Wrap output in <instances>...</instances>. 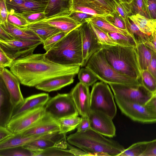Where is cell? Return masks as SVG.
I'll list each match as a JSON object with an SVG mask.
<instances>
[{
	"mask_svg": "<svg viewBox=\"0 0 156 156\" xmlns=\"http://www.w3.org/2000/svg\"><path fill=\"white\" fill-rule=\"evenodd\" d=\"M80 66L55 63L44 54H33L13 62L10 71L24 86L35 87L47 80L63 76L77 74Z\"/></svg>",
	"mask_w": 156,
	"mask_h": 156,
	"instance_id": "6da1fadb",
	"label": "cell"
},
{
	"mask_svg": "<svg viewBox=\"0 0 156 156\" xmlns=\"http://www.w3.org/2000/svg\"><path fill=\"white\" fill-rule=\"evenodd\" d=\"M103 136L90 128L83 132L76 131L67 136V140L89 155L119 156L125 149L117 142Z\"/></svg>",
	"mask_w": 156,
	"mask_h": 156,
	"instance_id": "7a4b0ae2",
	"label": "cell"
},
{
	"mask_svg": "<svg viewBox=\"0 0 156 156\" xmlns=\"http://www.w3.org/2000/svg\"><path fill=\"white\" fill-rule=\"evenodd\" d=\"M80 26L69 33L46 52V57L57 64L81 66L83 56Z\"/></svg>",
	"mask_w": 156,
	"mask_h": 156,
	"instance_id": "3957f363",
	"label": "cell"
},
{
	"mask_svg": "<svg viewBox=\"0 0 156 156\" xmlns=\"http://www.w3.org/2000/svg\"><path fill=\"white\" fill-rule=\"evenodd\" d=\"M102 49L107 61L113 68L130 77L140 80L141 71L136 47L117 44L103 46Z\"/></svg>",
	"mask_w": 156,
	"mask_h": 156,
	"instance_id": "277c9868",
	"label": "cell"
},
{
	"mask_svg": "<svg viewBox=\"0 0 156 156\" xmlns=\"http://www.w3.org/2000/svg\"><path fill=\"white\" fill-rule=\"evenodd\" d=\"M85 67L90 70L99 80L108 84L118 83L130 86L141 84L139 80L122 73L111 66L102 48L90 57Z\"/></svg>",
	"mask_w": 156,
	"mask_h": 156,
	"instance_id": "5b68a950",
	"label": "cell"
},
{
	"mask_svg": "<svg viewBox=\"0 0 156 156\" xmlns=\"http://www.w3.org/2000/svg\"><path fill=\"white\" fill-rule=\"evenodd\" d=\"M90 108L101 112L112 119L116 115L114 96L107 83L101 81L94 84L90 93Z\"/></svg>",
	"mask_w": 156,
	"mask_h": 156,
	"instance_id": "8992f818",
	"label": "cell"
},
{
	"mask_svg": "<svg viewBox=\"0 0 156 156\" xmlns=\"http://www.w3.org/2000/svg\"><path fill=\"white\" fill-rule=\"evenodd\" d=\"M45 113L57 120L73 116H78L77 110L70 94H58L50 98L45 105Z\"/></svg>",
	"mask_w": 156,
	"mask_h": 156,
	"instance_id": "52a82bcc",
	"label": "cell"
},
{
	"mask_svg": "<svg viewBox=\"0 0 156 156\" xmlns=\"http://www.w3.org/2000/svg\"><path fill=\"white\" fill-rule=\"evenodd\" d=\"M108 84L113 93L115 99L134 102L145 105L153 96L141 84L134 86L115 83Z\"/></svg>",
	"mask_w": 156,
	"mask_h": 156,
	"instance_id": "ba28073f",
	"label": "cell"
},
{
	"mask_svg": "<svg viewBox=\"0 0 156 156\" xmlns=\"http://www.w3.org/2000/svg\"><path fill=\"white\" fill-rule=\"evenodd\" d=\"M41 41H27L14 39L0 40V48L13 61L33 54Z\"/></svg>",
	"mask_w": 156,
	"mask_h": 156,
	"instance_id": "9c48e42d",
	"label": "cell"
},
{
	"mask_svg": "<svg viewBox=\"0 0 156 156\" xmlns=\"http://www.w3.org/2000/svg\"><path fill=\"white\" fill-rule=\"evenodd\" d=\"M115 101L121 112L133 120L144 123L156 122V115L145 105L133 101Z\"/></svg>",
	"mask_w": 156,
	"mask_h": 156,
	"instance_id": "30bf717a",
	"label": "cell"
},
{
	"mask_svg": "<svg viewBox=\"0 0 156 156\" xmlns=\"http://www.w3.org/2000/svg\"><path fill=\"white\" fill-rule=\"evenodd\" d=\"M45 114L44 106L28 111L12 118L7 127L14 134L20 133L36 123Z\"/></svg>",
	"mask_w": 156,
	"mask_h": 156,
	"instance_id": "8fae6325",
	"label": "cell"
},
{
	"mask_svg": "<svg viewBox=\"0 0 156 156\" xmlns=\"http://www.w3.org/2000/svg\"><path fill=\"white\" fill-rule=\"evenodd\" d=\"M83 52V60L81 67L85 66L90 57L101 49L102 46L100 44L88 22L80 26Z\"/></svg>",
	"mask_w": 156,
	"mask_h": 156,
	"instance_id": "7c38bea8",
	"label": "cell"
},
{
	"mask_svg": "<svg viewBox=\"0 0 156 156\" xmlns=\"http://www.w3.org/2000/svg\"><path fill=\"white\" fill-rule=\"evenodd\" d=\"M88 117L91 129L105 136H115L116 129L111 117L101 112L92 110H90Z\"/></svg>",
	"mask_w": 156,
	"mask_h": 156,
	"instance_id": "4fadbf2b",
	"label": "cell"
},
{
	"mask_svg": "<svg viewBox=\"0 0 156 156\" xmlns=\"http://www.w3.org/2000/svg\"><path fill=\"white\" fill-rule=\"evenodd\" d=\"M66 134V133L58 132L51 138L36 140L23 146L34 152V154L45 149L53 147L69 149L72 146L67 141Z\"/></svg>",
	"mask_w": 156,
	"mask_h": 156,
	"instance_id": "5bb4252c",
	"label": "cell"
},
{
	"mask_svg": "<svg viewBox=\"0 0 156 156\" xmlns=\"http://www.w3.org/2000/svg\"><path fill=\"white\" fill-rule=\"evenodd\" d=\"M70 12H81L105 18L112 12L94 0H71Z\"/></svg>",
	"mask_w": 156,
	"mask_h": 156,
	"instance_id": "9a60e30c",
	"label": "cell"
},
{
	"mask_svg": "<svg viewBox=\"0 0 156 156\" xmlns=\"http://www.w3.org/2000/svg\"><path fill=\"white\" fill-rule=\"evenodd\" d=\"M0 77L9 92L14 110L24 100L20 88V81L10 70L1 66H0Z\"/></svg>",
	"mask_w": 156,
	"mask_h": 156,
	"instance_id": "2e32d148",
	"label": "cell"
},
{
	"mask_svg": "<svg viewBox=\"0 0 156 156\" xmlns=\"http://www.w3.org/2000/svg\"><path fill=\"white\" fill-rule=\"evenodd\" d=\"M79 114L81 116H88L90 110L89 87L80 82L70 93Z\"/></svg>",
	"mask_w": 156,
	"mask_h": 156,
	"instance_id": "e0dca14e",
	"label": "cell"
},
{
	"mask_svg": "<svg viewBox=\"0 0 156 156\" xmlns=\"http://www.w3.org/2000/svg\"><path fill=\"white\" fill-rule=\"evenodd\" d=\"M60 132L57 121L46 114L36 123L20 133L24 136H34Z\"/></svg>",
	"mask_w": 156,
	"mask_h": 156,
	"instance_id": "ac0fdd59",
	"label": "cell"
},
{
	"mask_svg": "<svg viewBox=\"0 0 156 156\" xmlns=\"http://www.w3.org/2000/svg\"><path fill=\"white\" fill-rule=\"evenodd\" d=\"M13 110L9 92L0 77V126L7 127Z\"/></svg>",
	"mask_w": 156,
	"mask_h": 156,
	"instance_id": "d6986e66",
	"label": "cell"
},
{
	"mask_svg": "<svg viewBox=\"0 0 156 156\" xmlns=\"http://www.w3.org/2000/svg\"><path fill=\"white\" fill-rule=\"evenodd\" d=\"M49 99L48 94L46 93L33 95L24 98L23 102L14 109L11 119L28 111L44 106Z\"/></svg>",
	"mask_w": 156,
	"mask_h": 156,
	"instance_id": "ffe728a7",
	"label": "cell"
},
{
	"mask_svg": "<svg viewBox=\"0 0 156 156\" xmlns=\"http://www.w3.org/2000/svg\"><path fill=\"white\" fill-rule=\"evenodd\" d=\"M70 12H60L42 20L62 32H70L81 25L69 16Z\"/></svg>",
	"mask_w": 156,
	"mask_h": 156,
	"instance_id": "44dd1931",
	"label": "cell"
},
{
	"mask_svg": "<svg viewBox=\"0 0 156 156\" xmlns=\"http://www.w3.org/2000/svg\"><path fill=\"white\" fill-rule=\"evenodd\" d=\"M57 133L34 136H24L20 133L14 134L0 142V150L18 146H23L36 140L49 138L52 137Z\"/></svg>",
	"mask_w": 156,
	"mask_h": 156,
	"instance_id": "7402d4cb",
	"label": "cell"
},
{
	"mask_svg": "<svg viewBox=\"0 0 156 156\" xmlns=\"http://www.w3.org/2000/svg\"><path fill=\"white\" fill-rule=\"evenodd\" d=\"M73 75H67L52 78L36 86L35 88L39 90L50 92L59 90L73 82Z\"/></svg>",
	"mask_w": 156,
	"mask_h": 156,
	"instance_id": "603a6c76",
	"label": "cell"
},
{
	"mask_svg": "<svg viewBox=\"0 0 156 156\" xmlns=\"http://www.w3.org/2000/svg\"><path fill=\"white\" fill-rule=\"evenodd\" d=\"M0 25L14 39L27 41H41L37 35L28 29H21L7 22L0 24Z\"/></svg>",
	"mask_w": 156,
	"mask_h": 156,
	"instance_id": "cb8c5ba5",
	"label": "cell"
},
{
	"mask_svg": "<svg viewBox=\"0 0 156 156\" xmlns=\"http://www.w3.org/2000/svg\"><path fill=\"white\" fill-rule=\"evenodd\" d=\"M27 28L37 35L42 42L51 36L62 31L42 20L30 24Z\"/></svg>",
	"mask_w": 156,
	"mask_h": 156,
	"instance_id": "d4e9b609",
	"label": "cell"
},
{
	"mask_svg": "<svg viewBox=\"0 0 156 156\" xmlns=\"http://www.w3.org/2000/svg\"><path fill=\"white\" fill-rule=\"evenodd\" d=\"M136 49L141 71L147 70L152 59L153 50L144 43L137 44Z\"/></svg>",
	"mask_w": 156,
	"mask_h": 156,
	"instance_id": "484cf974",
	"label": "cell"
},
{
	"mask_svg": "<svg viewBox=\"0 0 156 156\" xmlns=\"http://www.w3.org/2000/svg\"><path fill=\"white\" fill-rule=\"evenodd\" d=\"M129 18L142 32L149 35L156 29V20L150 19L138 14L130 16Z\"/></svg>",
	"mask_w": 156,
	"mask_h": 156,
	"instance_id": "4316f807",
	"label": "cell"
},
{
	"mask_svg": "<svg viewBox=\"0 0 156 156\" xmlns=\"http://www.w3.org/2000/svg\"><path fill=\"white\" fill-rule=\"evenodd\" d=\"M84 152L73 147L70 149L56 147L49 148L35 154L34 156H83Z\"/></svg>",
	"mask_w": 156,
	"mask_h": 156,
	"instance_id": "83f0119b",
	"label": "cell"
},
{
	"mask_svg": "<svg viewBox=\"0 0 156 156\" xmlns=\"http://www.w3.org/2000/svg\"><path fill=\"white\" fill-rule=\"evenodd\" d=\"M70 1L48 0L45 11L47 17L62 12H70L69 6Z\"/></svg>",
	"mask_w": 156,
	"mask_h": 156,
	"instance_id": "f1b7e54d",
	"label": "cell"
},
{
	"mask_svg": "<svg viewBox=\"0 0 156 156\" xmlns=\"http://www.w3.org/2000/svg\"><path fill=\"white\" fill-rule=\"evenodd\" d=\"M87 21L91 23L107 34L115 32L125 35H130L127 30H121L116 27L104 18L94 16Z\"/></svg>",
	"mask_w": 156,
	"mask_h": 156,
	"instance_id": "f546056e",
	"label": "cell"
},
{
	"mask_svg": "<svg viewBox=\"0 0 156 156\" xmlns=\"http://www.w3.org/2000/svg\"><path fill=\"white\" fill-rule=\"evenodd\" d=\"M109 4L113 10L119 14L125 22L131 15L132 9L130 2L123 0H110Z\"/></svg>",
	"mask_w": 156,
	"mask_h": 156,
	"instance_id": "4dcf8cb0",
	"label": "cell"
},
{
	"mask_svg": "<svg viewBox=\"0 0 156 156\" xmlns=\"http://www.w3.org/2000/svg\"><path fill=\"white\" fill-rule=\"evenodd\" d=\"M126 29L132 37L136 44L146 42L150 35L142 32L137 26L129 18L125 22Z\"/></svg>",
	"mask_w": 156,
	"mask_h": 156,
	"instance_id": "1f68e13d",
	"label": "cell"
},
{
	"mask_svg": "<svg viewBox=\"0 0 156 156\" xmlns=\"http://www.w3.org/2000/svg\"><path fill=\"white\" fill-rule=\"evenodd\" d=\"M8 10L7 22L21 29H28V26L30 23L27 21L22 13L17 12L13 9Z\"/></svg>",
	"mask_w": 156,
	"mask_h": 156,
	"instance_id": "d6a6232c",
	"label": "cell"
},
{
	"mask_svg": "<svg viewBox=\"0 0 156 156\" xmlns=\"http://www.w3.org/2000/svg\"><path fill=\"white\" fill-rule=\"evenodd\" d=\"M81 119L78 116L63 118L57 120L60 128V133H66L77 128Z\"/></svg>",
	"mask_w": 156,
	"mask_h": 156,
	"instance_id": "836d02e7",
	"label": "cell"
},
{
	"mask_svg": "<svg viewBox=\"0 0 156 156\" xmlns=\"http://www.w3.org/2000/svg\"><path fill=\"white\" fill-rule=\"evenodd\" d=\"M47 4L37 0H25L16 11L22 12L25 11L45 12Z\"/></svg>",
	"mask_w": 156,
	"mask_h": 156,
	"instance_id": "e575fe53",
	"label": "cell"
},
{
	"mask_svg": "<svg viewBox=\"0 0 156 156\" xmlns=\"http://www.w3.org/2000/svg\"><path fill=\"white\" fill-rule=\"evenodd\" d=\"M148 141L139 142L125 149L119 155L121 156H142L145 151Z\"/></svg>",
	"mask_w": 156,
	"mask_h": 156,
	"instance_id": "d590c367",
	"label": "cell"
},
{
	"mask_svg": "<svg viewBox=\"0 0 156 156\" xmlns=\"http://www.w3.org/2000/svg\"><path fill=\"white\" fill-rule=\"evenodd\" d=\"M139 80L140 84L153 94L156 92V80L148 70L141 71Z\"/></svg>",
	"mask_w": 156,
	"mask_h": 156,
	"instance_id": "8d00e7d4",
	"label": "cell"
},
{
	"mask_svg": "<svg viewBox=\"0 0 156 156\" xmlns=\"http://www.w3.org/2000/svg\"><path fill=\"white\" fill-rule=\"evenodd\" d=\"M88 22L98 43L102 47L103 46H112L117 44L108 34L91 23Z\"/></svg>",
	"mask_w": 156,
	"mask_h": 156,
	"instance_id": "74e56055",
	"label": "cell"
},
{
	"mask_svg": "<svg viewBox=\"0 0 156 156\" xmlns=\"http://www.w3.org/2000/svg\"><path fill=\"white\" fill-rule=\"evenodd\" d=\"M108 34L117 44L126 46H136V44L130 35L115 32H109Z\"/></svg>",
	"mask_w": 156,
	"mask_h": 156,
	"instance_id": "f35d334b",
	"label": "cell"
},
{
	"mask_svg": "<svg viewBox=\"0 0 156 156\" xmlns=\"http://www.w3.org/2000/svg\"><path fill=\"white\" fill-rule=\"evenodd\" d=\"M34 153L25 147L18 146L0 150V156H34Z\"/></svg>",
	"mask_w": 156,
	"mask_h": 156,
	"instance_id": "ab89813d",
	"label": "cell"
},
{
	"mask_svg": "<svg viewBox=\"0 0 156 156\" xmlns=\"http://www.w3.org/2000/svg\"><path fill=\"white\" fill-rule=\"evenodd\" d=\"M147 0H132L130 2L132 9L131 15L138 14L150 19Z\"/></svg>",
	"mask_w": 156,
	"mask_h": 156,
	"instance_id": "60d3db41",
	"label": "cell"
},
{
	"mask_svg": "<svg viewBox=\"0 0 156 156\" xmlns=\"http://www.w3.org/2000/svg\"><path fill=\"white\" fill-rule=\"evenodd\" d=\"M77 74L80 82L89 87L99 80L90 70L86 67L80 69Z\"/></svg>",
	"mask_w": 156,
	"mask_h": 156,
	"instance_id": "b9f144b4",
	"label": "cell"
},
{
	"mask_svg": "<svg viewBox=\"0 0 156 156\" xmlns=\"http://www.w3.org/2000/svg\"><path fill=\"white\" fill-rule=\"evenodd\" d=\"M69 32H60L51 36L43 41V48L46 52L48 51L54 45Z\"/></svg>",
	"mask_w": 156,
	"mask_h": 156,
	"instance_id": "7bdbcfd3",
	"label": "cell"
},
{
	"mask_svg": "<svg viewBox=\"0 0 156 156\" xmlns=\"http://www.w3.org/2000/svg\"><path fill=\"white\" fill-rule=\"evenodd\" d=\"M108 21L116 27L122 30H127L123 19L116 11L105 18Z\"/></svg>",
	"mask_w": 156,
	"mask_h": 156,
	"instance_id": "ee69618b",
	"label": "cell"
},
{
	"mask_svg": "<svg viewBox=\"0 0 156 156\" xmlns=\"http://www.w3.org/2000/svg\"><path fill=\"white\" fill-rule=\"evenodd\" d=\"M21 13L30 24L42 20L47 18L45 12L25 11Z\"/></svg>",
	"mask_w": 156,
	"mask_h": 156,
	"instance_id": "f6af8a7d",
	"label": "cell"
},
{
	"mask_svg": "<svg viewBox=\"0 0 156 156\" xmlns=\"http://www.w3.org/2000/svg\"><path fill=\"white\" fill-rule=\"evenodd\" d=\"M69 16L76 22L82 24L94 16L81 12H71Z\"/></svg>",
	"mask_w": 156,
	"mask_h": 156,
	"instance_id": "bcb514c9",
	"label": "cell"
},
{
	"mask_svg": "<svg viewBox=\"0 0 156 156\" xmlns=\"http://www.w3.org/2000/svg\"><path fill=\"white\" fill-rule=\"evenodd\" d=\"M8 12L6 0H0V24L7 22Z\"/></svg>",
	"mask_w": 156,
	"mask_h": 156,
	"instance_id": "7dc6e473",
	"label": "cell"
},
{
	"mask_svg": "<svg viewBox=\"0 0 156 156\" xmlns=\"http://www.w3.org/2000/svg\"><path fill=\"white\" fill-rule=\"evenodd\" d=\"M80 121L77 127V132H83L90 128V121L88 116H81Z\"/></svg>",
	"mask_w": 156,
	"mask_h": 156,
	"instance_id": "c3c4849f",
	"label": "cell"
},
{
	"mask_svg": "<svg viewBox=\"0 0 156 156\" xmlns=\"http://www.w3.org/2000/svg\"><path fill=\"white\" fill-rule=\"evenodd\" d=\"M142 156H156V139L148 141L146 149Z\"/></svg>",
	"mask_w": 156,
	"mask_h": 156,
	"instance_id": "681fc988",
	"label": "cell"
},
{
	"mask_svg": "<svg viewBox=\"0 0 156 156\" xmlns=\"http://www.w3.org/2000/svg\"><path fill=\"white\" fill-rule=\"evenodd\" d=\"M13 61L0 48V66L10 67Z\"/></svg>",
	"mask_w": 156,
	"mask_h": 156,
	"instance_id": "f907efd6",
	"label": "cell"
},
{
	"mask_svg": "<svg viewBox=\"0 0 156 156\" xmlns=\"http://www.w3.org/2000/svg\"><path fill=\"white\" fill-rule=\"evenodd\" d=\"M144 44L156 52V29L152 33Z\"/></svg>",
	"mask_w": 156,
	"mask_h": 156,
	"instance_id": "816d5d0a",
	"label": "cell"
},
{
	"mask_svg": "<svg viewBox=\"0 0 156 156\" xmlns=\"http://www.w3.org/2000/svg\"><path fill=\"white\" fill-rule=\"evenodd\" d=\"M147 2L150 19L156 20V0H148Z\"/></svg>",
	"mask_w": 156,
	"mask_h": 156,
	"instance_id": "f5cc1de1",
	"label": "cell"
},
{
	"mask_svg": "<svg viewBox=\"0 0 156 156\" xmlns=\"http://www.w3.org/2000/svg\"><path fill=\"white\" fill-rule=\"evenodd\" d=\"M25 0H6L8 10L13 9L16 11L18 8L23 4Z\"/></svg>",
	"mask_w": 156,
	"mask_h": 156,
	"instance_id": "db71d44e",
	"label": "cell"
},
{
	"mask_svg": "<svg viewBox=\"0 0 156 156\" xmlns=\"http://www.w3.org/2000/svg\"><path fill=\"white\" fill-rule=\"evenodd\" d=\"M147 70L156 80V52L153 51L152 59Z\"/></svg>",
	"mask_w": 156,
	"mask_h": 156,
	"instance_id": "11a10c76",
	"label": "cell"
},
{
	"mask_svg": "<svg viewBox=\"0 0 156 156\" xmlns=\"http://www.w3.org/2000/svg\"><path fill=\"white\" fill-rule=\"evenodd\" d=\"M7 127L0 126V142L14 135Z\"/></svg>",
	"mask_w": 156,
	"mask_h": 156,
	"instance_id": "9f6ffc18",
	"label": "cell"
},
{
	"mask_svg": "<svg viewBox=\"0 0 156 156\" xmlns=\"http://www.w3.org/2000/svg\"><path fill=\"white\" fill-rule=\"evenodd\" d=\"M145 106L156 115V98L153 96L146 103Z\"/></svg>",
	"mask_w": 156,
	"mask_h": 156,
	"instance_id": "6f0895ef",
	"label": "cell"
},
{
	"mask_svg": "<svg viewBox=\"0 0 156 156\" xmlns=\"http://www.w3.org/2000/svg\"><path fill=\"white\" fill-rule=\"evenodd\" d=\"M14 38L0 25V40L9 41Z\"/></svg>",
	"mask_w": 156,
	"mask_h": 156,
	"instance_id": "680465c9",
	"label": "cell"
},
{
	"mask_svg": "<svg viewBox=\"0 0 156 156\" xmlns=\"http://www.w3.org/2000/svg\"><path fill=\"white\" fill-rule=\"evenodd\" d=\"M101 4L112 12H114L112 8L106 0H94Z\"/></svg>",
	"mask_w": 156,
	"mask_h": 156,
	"instance_id": "91938a15",
	"label": "cell"
},
{
	"mask_svg": "<svg viewBox=\"0 0 156 156\" xmlns=\"http://www.w3.org/2000/svg\"><path fill=\"white\" fill-rule=\"evenodd\" d=\"M38 0V1H41V2H44V3L47 4V5L48 2V0Z\"/></svg>",
	"mask_w": 156,
	"mask_h": 156,
	"instance_id": "94428289",
	"label": "cell"
},
{
	"mask_svg": "<svg viewBox=\"0 0 156 156\" xmlns=\"http://www.w3.org/2000/svg\"><path fill=\"white\" fill-rule=\"evenodd\" d=\"M126 2H130L132 0H123ZM106 1L108 2L109 3V2L110 0H106Z\"/></svg>",
	"mask_w": 156,
	"mask_h": 156,
	"instance_id": "6125c7cd",
	"label": "cell"
},
{
	"mask_svg": "<svg viewBox=\"0 0 156 156\" xmlns=\"http://www.w3.org/2000/svg\"><path fill=\"white\" fill-rule=\"evenodd\" d=\"M153 96L156 98V92L153 94Z\"/></svg>",
	"mask_w": 156,
	"mask_h": 156,
	"instance_id": "be15d7a7",
	"label": "cell"
}]
</instances>
